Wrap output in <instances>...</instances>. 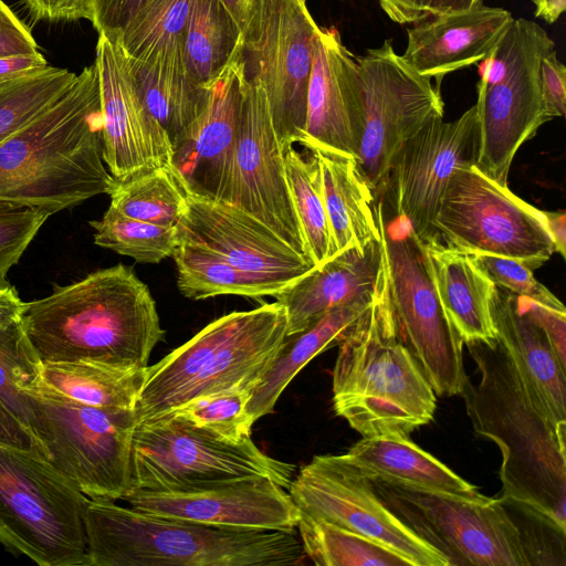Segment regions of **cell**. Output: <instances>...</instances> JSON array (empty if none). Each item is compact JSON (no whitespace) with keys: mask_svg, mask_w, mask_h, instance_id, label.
Masks as SVG:
<instances>
[{"mask_svg":"<svg viewBox=\"0 0 566 566\" xmlns=\"http://www.w3.org/2000/svg\"><path fill=\"white\" fill-rule=\"evenodd\" d=\"M480 380L461 396L472 428L499 447L502 496L566 531V429L553 424L496 338L465 344Z\"/></svg>","mask_w":566,"mask_h":566,"instance_id":"1","label":"cell"},{"mask_svg":"<svg viewBox=\"0 0 566 566\" xmlns=\"http://www.w3.org/2000/svg\"><path fill=\"white\" fill-rule=\"evenodd\" d=\"M20 323L42 364L146 368L165 337L148 286L124 264L97 270L27 303Z\"/></svg>","mask_w":566,"mask_h":566,"instance_id":"2","label":"cell"},{"mask_svg":"<svg viewBox=\"0 0 566 566\" xmlns=\"http://www.w3.org/2000/svg\"><path fill=\"white\" fill-rule=\"evenodd\" d=\"M103 122L95 64L49 108L0 143V200L51 216L109 193L115 179L103 159Z\"/></svg>","mask_w":566,"mask_h":566,"instance_id":"3","label":"cell"},{"mask_svg":"<svg viewBox=\"0 0 566 566\" xmlns=\"http://www.w3.org/2000/svg\"><path fill=\"white\" fill-rule=\"evenodd\" d=\"M86 566H290L305 557L295 531L160 517L90 500Z\"/></svg>","mask_w":566,"mask_h":566,"instance_id":"4","label":"cell"},{"mask_svg":"<svg viewBox=\"0 0 566 566\" xmlns=\"http://www.w3.org/2000/svg\"><path fill=\"white\" fill-rule=\"evenodd\" d=\"M337 345L333 408L354 430L409 437L433 420L437 395L399 337L380 265L371 305Z\"/></svg>","mask_w":566,"mask_h":566,"instance_id":"5","label":"cell"},{"mask_svg":"<svg viewBox=\"0 0 566 566\" xmlns=\"http://www.w3.org/2000/svg\"><path fill=\"white\" fill-rule=\"evenodd\" d=\"M286 329V311L276 301L212 321L147 367L134 410L137 421L209 394L237 387L251 390L275 356Z\"/></svg>","mask_w":566,"mask_h":566,"instance_id":"6","label":"cell"},{"mask_svg":"<svg viewBox=\"0 0 566 566\" xmlns=\"http://www.w3.org/2000/svg\"><path fill=\"white\" fill-rule=\"evenodd\" d=\"M23 394L28 428L44 458L90 500H124L132 490L135 411L78 402L42 379Z\"/></svg>","mask_w":566,"mask_h":566,"instance_id":"7","label":"cell"},{"mask_svg":"<svg viewBox=\"0 0 566 566\" xmlns=\"http://www.w3.org/2000/svg\"><path fill=\"white\" fill-rule=\"evenodd\" d=\"M90 499L41 453L0 443V543L40 566H86Z\"/></svg>","mask_w":566,"mask_h":566,"instance_id":"8","label":"cell"},{"mask_svg":"<svg viewBox=\"0 0 566 566\" xmlns=\"http://www.w3.org/2000/svg\"><path fill=\"white\" fill-rule=\"evenodd\" d=\"M294 473L251 438L231 442L172 413L137 421L133 431L130 491L185 492L249 476L287 489Z\"/></svg>","mask_w":566,"mask_h":566,"instance_id":"9","label":"cell"},{"mask_svg":"<svg viewBox=\"0 0 566 566\" xmlns=\"http://www.w3.org/2000/svg\"><path fill=\"white\" fill-rule=\"evenodd\" d=\"M380 269L399 337L437 396L460 395L468 376L460 335L438 296L423 242L378 203Z\"/></svg>","mask_w":566,"mask_h":566,"instance_id":"10","label":"cell"},{"mask_svg":"<svg viewBox=\"0 0 566 566\" xmlns=\"http://www.w3.org/2000/svg\"><path fill=\"white\" fill-rule=\"evenodd\" d=\"M380 500L451 565L531 566L522 532L502 497L467 499L370 479Z\"/></svg>","mask_w":566,"mask_h":566,"instance_id":"11","label":"cell"},{"mask_svg":"<svg viewBox=\"0 0 566 566\" xmlns=\"http://www.w3.org/2000/svg\"><path fill=\"white\" fill-rule=\"evenodd\" d=\"M434 234L467 254H493L521 260L533 270L554 253L543 210L475 166L453 172L433 220Z\"/></svg>","mask_w":566,"mask_h":566,"instance_id":"12","label":"cell"},{"mask_svg":"<svg viewBox=\"0 0 566 566\" xmlns=\"http://www.w3.org/2000/svg\"><path fill=\"white\" fill-rule=\"evenodd\" d=\"M356 62L363 99L356 160L377 192L402 145L429 122L443 118L444 103L431 78L398 55L391 40L367 50Z\"/></svg>","mask_w":566,"mask_h":566,"instance_id":"13","label":"cell"},{"mask_svg":"<svg viewBox=\"0 0 566 566\" xmlns=\"http://www.w3.org/2000/svg\"><path fill=\"white\" fill-rule=\"evenodd\" d=\"M287 489L301 515L358 533L410 566H450L447 556L406 525L380 500L370 479L343 454L315 455Z\"/></svg>","mask_w":566,"mask_h":566,"instance_id":"14","label":"cell"},{"mask_svg":"<svg viewBox=\"0 0 566 566\" xmlns=\"http://www.w3.org/2000/svg\"><path fill=\"white\" fill-rule=\"evenodd\" d=\"M318 28L304 0H262L256 39L240 52L244 74L266 94L281 145L304 138Z\"/></svg>","mask_w":566,"mask_h":566,"instance_id":"15","label":"cell"},{"mask_svg":"<svg viewBox=\"0 0 566 566\" xmlns=\"http://www.w3.org/2000/svg\"><path fill=\"white\" fill-rule=\"evenodd\" d=\"M218 200L256 218L315 265L291 198L266 94L255 78L245 74L241 129L231 171Z\"/></svg>","mask_w":566,"mask_h":566,"instance_id":"16","label":"cell"},{"mask_svg":"<svg viewBox=\"0 0 566 566\" xmlns=\"http://www.w3.org/2000/svg\"><path fill=\"white\" fill-rule=\"evenodd\" d=\"M479 117L474 104L459 118L429 122L397 153L385 186H390L397 217L421 240L436 235L433 220L453 172L474 166Z\"/></svg>","mask_w":566,"mask_h":566,"instance_id":"17","label":"cell"},{"mask_svg":"<svg viewBox=\"0 0 566 566\" xmlns=\"http://www.w3.org/2000/svg\"><path fill=\"white\" fill-rule=\"evenodd\" d=\"M97 70L103 159L115 180L155 168L172 171V144L137 92L120 48L98 35Z\"/></svg>","mask_w":566,"mask_h":566,"instance_id":"18","label":"cell"},{"mask_svg":"<svg viewBox=\"0 0 566 566\" xmlns=\"http://www.w3.org/2000/svg\"><path fill=\"white\" fill-rule=\"evenodd\" d=\"M555 50L549 35L532 45L496 83L478 84L479 145L475 167L507 186L520 147L548 122L538 82L542 57Z\"/></svg>","mask_w":566,"mask_h":566,"instance_id":"19","label":"cell"},{"mask_svg":"<svg viewBox=\"0 0 566 566\" xmlns=\"http://www.w3.org/2000/svg\"><path fill=\"white\" fill-rule=\"evenodd\" d=\"M130 507L155 516L203 524L293 532L301 513L285 488L268 476H249L185 492L133 490Z\"/></svg>","mask_w":566,"mask_h":566,"instance_id":"20","label":"cell"},{"mask_svg":"<svg viewBox=\"0 0 566 566\" xmlns=\"http://www.w3.org/2000/svg\"><path fill=\"white\" fill-rule=\"evenodd\" d=\"M177 233L284 287L315 266L256 218L219 200L187 193Z\"/></svg>","mask_w":566,"mask_h":566,"instance_id":"21","label":"cell"},{"mask_svg":"<svg viewBox=\"0 0 566 566\" xmlns=\"http://www.w3.org/2000/svg\"><path fill=\"white\" fill-rule=\"evenodd\" d=\"M243 98L244 71L239 53L209 85L200 114L171 143L172 174L186 193L220 198L239 139Z\"/></svg>","mask_w":566,"mask_h":566,"instance_id":"22","label":"cell"},{"mask_svg":"<svg viewBox=\"0 0 566 566\" xmlns=\"http://www.w3.org/2000/svg\"><path fill=\"white\" fill-rule=\"evenodd\" d=\"M361 126L363 99L356 59L336 29L318 28L301 145L356 159Z\"/></svg>","mask_w":566,"mask_h":566,"instance_id":"23","label":"cell"},{"mask_svg":"<svg viewBox=\"0 0 566 566\" xmlns=\"http://www.w3.org/2000/svg\"><path fill=\"white\" fill-rule=\"evenodd\" d=\"M430 17L408 29L401 56L419 74L433 77L438 90L447 74L486 57L514 20L507 10L484 4Z\"/></svg>","mask_w":566,"mask_h":566,"instance_id":"24","label":"cell"},{"mask_svg":"<svg viewBox=\"0 0 566 566\" xmlns=\"http://www.w3.org/2000/svg\"><path fill=\"white\" fill-rule=\"evenodd\" d=\"M380 265L379 242L345 249L295 280L274 298L286 311V335L326 313L370 296Z\"/></svg>","mask_w":566,"mask_h":566,"instance_id":"25","label":"cell"},{"mask_svg":"<svg viewBox=\"0 0 566 566\" xmlns=\"http://www.w3.org/2000/svg\"><path fill=\"white\" fill-rule=\"evenodd\" d=\"M491 311L497 339L549 420L566 429V367L547 337L520 310L517 296L496 286Z\"/></svg>","mask_w":566,"mask_h":566,"instance_id":"26","label":"cell"},{"mask_svg":"<svg viewBox=\"0 0 566 566\" xmlns=\"http://www.w3.org/2000/svg\"><path fill=\"white\" fill-rule=\"evenodd\" d=\"M422 242L442 307L464 345L495 340L491 311L495 284L469 254L448 247L437 235Z\"/></svg>","mask_w":566,"mask_h":566,"instance_id":"27","label":"cell"},{"mask_svg":"<svg viewBox=\"0 0 566 566\" xmlns=\"http://www.w3.org/2000/svg\"><path fill=\"white\" fill-rule=\"evenodd\" d=\"M373 298L374 292L370 296L326 313L305 329L285 336L270 365L250 390L245 413L251 426L273 411L280 396L302 368L340 342L369 308Z\"/></svg>","mask_w":566,"mask_h":566,"instance_id":"28","label":"cell"},{"mask_svg":"<svg viewBox=\"0 0 566 566\" xmlns=\"http://www.w3.org/2000/svg\"><path fill=\"white\" fill-rule=\"evenodd\" d=\"M313 150L319 163L324 202L327 212L332 256L356 247L379 242L378 205L374 189L357 160L338 153Z\"/></svg>","mask_w":566,"mask_h":566,"instance_id":"29","label":"cell"},{"mask_svg":"<svg viewBox=\"0 0 566 566\" xmlns=\"http://www.w3.org/2000/svg\"><path fill=\"white\" fill-rule=\"evenodd\" d=\"M343 455L369 479L407 483L467 499L486 496L406 436L363 437Z\"/></svg>","mask_w":566,"mask_h":566,"instance_id":"30","label":"cell"},{"mask_svg":"<svg viewBox=\"0 0 566 566\" xmlns=\"http://www.w3.org/2000/svg\"><path fill=\"white\" fill-rule=\"evenodd\" d=\"M127 63L139 97L172 143L205 107L209 86L188 74L184 55Z\"/></svg>","mask_w":566,"mask_h":566,"instance_id":"31","label":"cell"},{"mask_svg":"<svg viewBox=\"0 0 566 566\" xmlns=\"http://www.w3.org/2000/svg\"><path fill=\"white\" fill-rule=\"evenodd\" d=\"M146 368L93 361L44 363L41 379L57 392L86 405L135 410Z\"/></svg>","mask_w":566,"mask_h":566,"instance_id":"32","label":"cell"},{"mask_svg":"<svg viewBox=\"0 0 566 566\" xmlns=\"http://www.w3.org/2000/svg\"><path fill=\"white\" fill-rule=\"evenodd\" d=\"M242 33L220 0H193L184 39L188 74L209 86L239 55Z\"/></svg>","mask_w":566,"mask_h":566,"instance_id":"33","label":"cell"},{"mask_svg":"<svg viewBox=\"0 0 566 566\" xmlns=\"http://www.w3.org/2000/svg\"><path fill=\"white\" fill-rule=\"evenodd\" d=\"M177 285L190 300L232 294L245 297L273 296L285 287L243 271L222 255L198 243L179 240L172 255Z\"/></svg>","mask_w":566,"mask_h":566,"instance_id":"34","label":"cell"},{"mask_svg":"<svg viewBox=\"0 0 566 566\" xmlns=\"http://www.w3.org/2000/svg\"><path fill=\"white\" fill-rule=\"evenodd\" d=\"M193 0H149L115 42L127 59L140 62L184 55V39Z\"/></svg>","mask_w":566,"mask_h":566,"instance_id":"35","label":"cell"},{"mask_svg":"<svg viewBox=\"0 0 566 566\" xmlns=\"http://www.w3.org/2000/svg\"><path fill=\"white\" fill-rule=\"evenodd\" d=\"M293 145H281L284 168L294 209L316 266L332 258L321 167L313 150L307 149L308 153L302 155Z\"/></svg>","mask_w":566,"mask_h":566,"instance_id":"36","label":"cell"},{"mask_svg":"<svg viewBox=\"0 0 566 566\" xmlns=\"http://www.w3.org/2000/svg\"><path fill=\"white\" fill-rule=\"evenodd\" d=\"M108 195L122 214L164 227H177L186 209V191L163 167L115 180Z\"/></svg>","mask_w":566,"mask_h":566,"instance_id":"37","label":"cell"},{"mask_svg":"<svg viewBox=\"0 0 566 566\" xmlns=\"http://www.w3.org/2000/svg\"><path fill=\"white\" fill-rule=\"evenodd\" d=\"M296 528L305 556L318 566H410L384 545L326 521L301 515Z\"/></svg>","mask_w":566,"mask_h":566,"instance_id":"38","label":"cell"},{"mask_svg":"<svg viewBox=\"0 0 566 566\" xmlns=\"http://www.w3.org/2000/svg\"><path fill=\"white\" fill-rule=\"evenodd\" d=\"M94 243L140 263H159L178 245L177 227H164L126 217L112 206L101 220L90 221Z\"/></svg>","mask_w":566,"mask_h":566,"instance_id":"39","label":"cell"},{"mask_svg":"<svg viewBox=\"0 0 566 566\" xmlns=\"http://www.w3.org/2000/svg\"><path fill=\"white\" fill-rule=\"evenodd\" d=\"M66 69L48 66L0 88V143L64 95L76 80Z\"/></svg>","mask_w":566,"mask_h":566,"instance_id":"40","label":"cell"},{"mask_svg":"<svg viewBox=\"0 0 566 566\" xmlns=\"http://www.w3.org/2000/svg\"><path fill=\"white\" fill-rule=\"evenodd\" d=\"M41 366L20 322L0 327V400L25 428L29 407L23 390L41 380Z\"/></svg>","mask_w":566,"mask_h":566,"instance_id":"41","label":"cell"},{"mask_svg":"<svg viewBox=\"0 0 566 566\" xmlns=\"http://www.w3.org/2000/svg\"><path fill=\"white\" fill-rule=\"evenodd\" d=\"M250 390L237 387L197 397L167 412L231 442L251 438L245 406Z\"/></svg>","mask_w":566,"mask_h":566,"instance_id":"42","label":"cell"},{"mask_svg":"<svg viewBox=\"0 0 566 566\" xmlns=\"http://www.w3.org/2000/svg\"><path fill=\"white\" fill-rule=\"evenodd\" d=\"M474 264L495 284L517 297L566 311L564 304L534 276L525 262L493 254H469Z\"/></svg>","mask_w":566,"mask_h":566,"instance_id":"43","label":"cell"},{"mask_svg":"<svg viewBox=\"0 0 566 566\" xmlns=\"http://www.w3.org/2000/svg\"><path fill=\"white\" fill-rule=\"evenodd\" d=\"M50 216L40 208L0 200V281L19 262Z\"/></svg>","mask_w":566,"mask_h":566,"instance_id":"44","label":"cell"},{"mask_svg":"<svg viewBox=\"0 0 566 566\" xmlns=\"http://www.w3.org/2000/svg\"><path fill=\"white\" fill-rule=\"evenodd\" d=\"M538 82L548 119L566 113V67L555 50L545 54L539 64Z\"/></svg>","mask_w":566,"mask_h":566,"instance_id":"45","label":"cell"},{"mask_svg":"<svg viewBox=\"0 0 566 566\" xmlns=\"http://www.w3.org/2000/svg\"><path fill=\"white\" fill-rule=\"evenodd\" d=\"M149 0H93L92 20L98 34L115 42L126 24Z\"/></svg>","mask_w":566,"mask_h":566,"instance_id":"46","label":"cell"},{"mask_svg":"<svg viewBox=\"0 0 566 566\" xmlns=\"http://www.w3.org/2000/svg\"><path fill=\"white\" fill-rule=\"evenodd\" d=\"M521 312L547 337L559 361L566 367V311L517 297Z\"/></svg>","mask_w":566,"mask_h":566,"instance_id":"47","label":"cell"},{"mask_svg":"<svg viewBox=\"0 0 566 566\" xmlns=\"http://www.w3.org/2000/svg\"><path fill=\"white\" fill-rule=\"evenodd\" d=\"M36 52L38 44L29 29L3 1L0 2V56Z\"/></svg>","mask_w":566,"mask_h":566,"instance_id":"48","label":"cell"},{"mask_svg":"<svg viewBox=\"0 0 566 566\" xmlns=\"http://www.w3.org/2000/svg\"><path fill=\"white\" fill-rule=\"evenodd\" d=\"M31 17L42 21L92 20L93 0H23Z\"/></svg>","mask_w":566,"mask_h":566,"instance_id":"49","label":"cell"},{"mask_svg":"<svg viewBox=\"0 0 566 566\" xmlns=\"http://www.w3.org/2000/svg\"><path fill=\"white\" fill-rule=\"evenodd\" d=\"M48 66L40 52L0 56V88Z\"/></svg>","mask_w":566,"mask_h":566,"instance_id":"50","label":"cell"},{"mask_svg":"<svg viewBox=\"0 0 566 566\" xmlns=\"http://www.w3.org/2000/svg\"><path fill=\"white\" fill-rule=\"evenodd\" d=\"M237 22L243 45L256 39L262 0H220Z\"/></svg>","mask_w":566,"mask_h":566,"instance_id":"51","label":"cell"},{"mask_svg":"<svg viewBox=\"0 0 566 566\" xmlns=\"http://www.w3.org/2000/svg\"><path fill=\"white\" fill-rule=\"evenodd\" d=\"M0 443L19 449L43 452L29 431L0 400Z\"/></svg>","mask_w":566,"mask_h":566,"instance_id":"52","label":"cell"},{"mask_svg":"<svg viewBox=\"0 0 566 566\" xmlns=\"http://www.w3.org/2000/svg\"><path fill=\"white\" fill-rule=\"evenodd\" d=\"M385 13L395 22L417 23L430 17L431 0H378Z\"/></svg>","mask_w":566,"mask_h":566,"instance_id":"53","label":"cell"},{"mask_svg":"<svg viewBox=\"0 0 566 566\" xmlns=\"http://www.w3.org/2000/svg\"><path fill=\"white\" fill-rule=\"evenodd\" d=\"M25 306L13 286L0 285V327L20 322Z\"/></svg>","mask_w":566,"mask_h":566,"instance_id":"54","label":"cell"},{"mask_svg":"<svg viewBox=\"0 0 566 566\" xmlns=\"http://www.w3.org/2000/svg\"><path fill=\"white\" fill-rule=\"evenodd\" d=\"M548 230L554 242V252L566 258V213L565 211H544Z\"/></svg>","mask_w":566,"mask_h":566,"instance_id":"55","label":"cell"},{"mask_svg":"<svg viewBox=\"0 0 566 566\" xmlns=\"http://www.w3.org/2000/svg\"><path fill=\"white\" fill-rule=\"evenodd\" d=\"M483 4V0H431L430 15L465 11Z\"/></svg>","mask_w":566,"mask_h":566,"instance_id":"56","label":"cell"},{"mask_svg":"<svg viewBox=\"0 0 566 566\" xmlns=\"http://www.w3.org/2000/svg\"><path fill=\"white\" fill-rule=\"evenodd\" d=\"M535 4V17L547 23H554L566 9V0H532Z\"/></svg>","mask_w":566,"mask_h":566,"instance_id":"57","label":"cell"},{"mask_svg":"<svg viewBox=\"0 0 566 566\" xmlns=\"http://www.w3.org/2000/svg\"><path fill=\"white\" fill-rule=\"evenodd\" d=\"M0 2H2V0H0Z\"/></svg>","mask_w":566,"mask_h":566,"instance_id":"58","label":"cell"},{"mask_svg":"<svg viewBox=\"0 0 566 566\" xmlns=\"http://www.w3.org/2000/svg\"><path fill=\"white\" fill-rule=\"evenodd\" d=\"M305 1V0H304Z\"/></svg>","mask_w":566,"mask_h":566,"instance_id":"59","label":"cell"}]
</instances>
